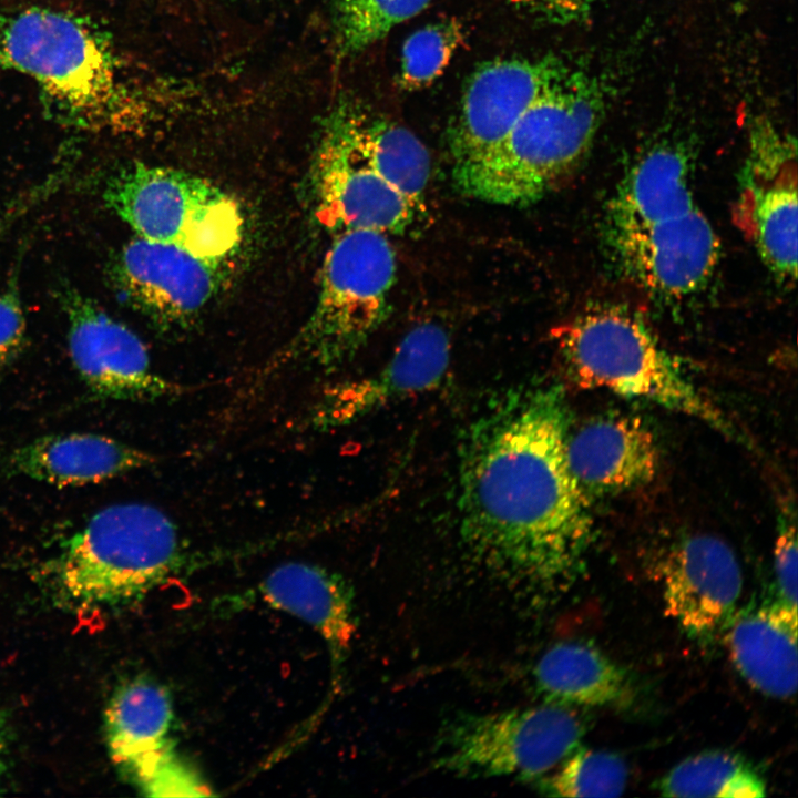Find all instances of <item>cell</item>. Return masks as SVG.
<instances>
[{"mask_svg":"<svg viewBox=\"0 0 798 798\" xmlns=\"http://www.w3.org/2000/svg\"><path fill=\"white\" fill-rule=\"evenodd\" d=\"M730 657L746 682L774 698L797 690V610L782 602L749 604L732 615Z\"/></svg>","mask_w":798,"mask_h":798,"instance_id":"obj_20","label":"cell"},{"mask_svg":"<svg viewBox=\"0 0 798 798\" xmlns=\"http://www.w3.org/2000/svg\"><path fill=\"white\" fill-rule=\"evenodd\" d=\"M571 383L653 402L746 443L728 417L679 370L641 321L618 307L587 310L553 332Z\"/></svg>","mask_w":798,"mask_h":798,"instance_id":"obj_6","label":"cell"},{"mask_svg":"<svg viewBox=\"0 0 798 798\" xmlns=\"http://www.w3.org/2000/svg\"><path fill=\"white\" fill-rule=\"evenodd\" d=\"M551 776L536 780L538 788L553 797H617L627 782V767L614 753L576 748Z\"/></svg>","mask_w":798,"mask_h":798,"instance_id":"obj_24","label":"cell"},{"mask_svg":"<svg viewBox=\"0 0 798 798\" xmlns=\"http://www.w3.org/2000/svg\"><path fill=\"white\" fill-rule=\"evenodd\" d=\"M665 612L689 635L705 638L729 621L743 589L732 548L710 534L678 540L661 565Z\"/></svg>","mask_w":798,"mask_h":798,"instance_id":"obj_16","label":"cell"},{"mask_svg":"<svg viewBox=\"0 0 798 798\" xmlns=\"http://www.w3.org/2000/svg\"><path fill=\"white\" fill-rule=\"evenodd\" d=\"M223 262L136 236L115 257L112 277L134 307L168 329L186 326L208 304Z\"/></svg>","mask_w":798,"mask_h":798,"instance_id":"obj_14","label":"cell"},{"mask_svg":"<svg viewBox=\"0 0 798 798\" xmlns=\"http://www.w3.org/2000/svg\"><path fill=\"white\" fill-rule=\"evenodd\" d=\"M184 557L163 510L122 502L95 512L64 544L53 570L62 592L86 606L127 602L160 585Z\"/></svg>","mask_w":798,"mask_h":798,"instance_id":"obj_7","label":"cell"},{"mask_svg":"<svg viewBox=\"0 0 798 798\" xmlns=\"http://www.w3.org/2000/svg\"><path fill=\"white\" fill-rule=\"evenodd\" d=\"M396 268L387 234L339 232L325 256L310 317L273 364L301 361L328 369L351 358L388 315Z\"/></svg>","mask_w":798,"mask_h":798,"instance_id":"obj_8","label":"cell"},{"mask_svg":"<svg viewBox=\"0 0 798 798\" xmlns=\"http://www.w3.org/2000/svg\"><path fill=\"white\" fill-rule=\"evenodd\" d=\"M60 300L68 321L72 364L96 397L150 401L181 392L178 385L152 367L143 341L76 289L65 288Z\"/></svg>","mask_w":798,"mask_h":798,"instance_id":"obj_12","label":"cell"},{"mask_svg":"<svg viewBox=\"0 0 798 798\" xmlns=\"http://www.w3.org/2000/svg\"><path fill=\"white\" fill-rule=\"evenodd\" d=\"M259 590L269 605L315 628L334 664H341L357 631L352 589L342 576L316 564L286 562L267 574Z\"/></svg>","mask_w":798,"mask_h":798,"instance_id":"obj_19","label":"cell"},{"mask_svg":"<svg viewBox=\"0 0 798 798\" xmlns=\"http://www.w3.org/2000/svg\"><path fill=\"white\" fill-rule=\"evenodd\" d=\"M150 797L211 796L212 791L197 774L173 751L139 785Z\"/></svg>","mask_w":798,"mask_h":798,"instance_id":"obj_28","label":"cell"},{"mask_svg":"<svg viewBox=\"0 0 798 798\" xmlns=\"http://www.w3.org/2000/svg\"><path fill=\"white\" fill-rule=\"evenodd\" d=\"M27 321L16 287L0 293V371L12 364L25 344Z\"/></svg>","mask_w":798,"mask_h":798,"instance_id":"obj_29","label":"cell"},{"mask_svg":"<svg viewBox=\"0 0 798 798\" xmlns=\"http://www.w3.org/2000/svg\"><path fill=\"white\" fill-rule=\"evenodd\" d=\"M606 106L602 84L567 69L505 137L454 182L462 193L501 205H528L561 183L589 151Z\"/></svg>","mask_w":798,"mask_h":798,"instance_id":"obj_5","label":"cell"},{"mask_svg":"<svg viewBox=\"0 0 798 798\" xmlns=\"http://www.w3.org/2000/svg\"><path fill=\"white\" fill-rule=\"evenodd\" d=\"M0 66L32 79L60 122L131 132L146 108L124 81L108 37L71 12L30 7L0 13Z\"/></svg>","mask_w":798,"mask_h":798,"instance_id":"obj_4","label":"cell"},{"mask_svg":"<svg viewBox=\"0 0 798 798\" xmlns=\"http://www.w3.org/2000/svg\"><path fill=\"white\" fill-rule=\"evenodd\" d=\"M451 357L447 330L424 321L410 329L378 371L326 389L310 411L317 429L346 426L402 399L433 390Z\"/></svg>","mask_w":798,"mask_h":798,"instance_id":"obj_15","label":"cell"},{"mask_svg":"<svg viewBox=\"0 0 798 798\" xmlns=\"http://www.w3.org/2000/svg\"><path fill=\"white\" fill-rule=\"evenodd\" d=\"M584 727L575 712L552 703L462 713L440 729L432 763L456 777L536 780L579 748Z\"/></svg>","mask_w":798,"mask_h":798,"instance_id":"obj_10","label":"cell"},{"mask_svg":"<svg viewBox=\"0 0 798 798\" xmlns=\"http://www.w3.org/2000/svg\"><path fill=\"white\" fill-rule=\"evenodd\" d=\"M554 58L497 59L471 76L449 133L453 178L473 167L566 70Z\"/></svg>","mask_w":798,"mask_h":798,"instance_id":"obj_13","label":"cell"},{"mask_svg":"<svg viewBox=\"0 0 798 798\" xmlns=\"http://www.w3.org/2000/svg\"><path fill=\"white\" fill-rule=\"evenodd\" d=\"M566 460L590 500L649 484L658 472L661 453L655 436L641 419L611 416L573 431L570 428Z\"/></svg>","mask_w":798,"mask_h":798,"instance_id":"obj_17","label":"cell"},{"mask_svg":"<svg viewBox=\"0 0 798 798\" xmlns=\"http://www.w3.org/2000/svg\"><path fill=\"white\" fill-rule=\"evenodd\" d=\"M431 0H337L335 29L339 52L358 53L396 25L420 13Z\"/></svg>","mask_w":798,"mask_h":798,"instance_id":"obj_25","label":"cell"},{"mask_svg":"<svg viewBox=\"0 0 798 798\" xmlns=\"http://www.w3.org/2000/svg\"><path fill=\"white\" fill-rule=\"evenodd\" d=\"M666 797L758 798L766 784L755 767L738 754L709 750L674 766L657 784Z\"/></svg>","mask_w":798,"mask_h":798,"instance_id":"obj_23","label":"cell"},{"mask_svg":"<svg viewBox=\"0 0 798 798\" xmlns=\"http://www.w3.org/2000/svg\"><path fill=\"white\" fill-rule=\"evenodd\" d=\"M11 755V732L8 719L0 710V795L9 775Z\"/></svg>","mask_w":798,"mask_h":798,"instance_id":"obj_31","label":"cell"},{"mask_svg":"<svg viewBox=\"0 0 798 798\" xmlns=\"http://www.w3.org/2000/svg\"><path fill=\"white\" fill-rule=\"evenodd\" d=\"M172 722L170 694L151 679L126 682L110 698L104 715L108 750L137 785L174 751L168 739Z\"/></svg>","mask_w":798,"mask_h":798,"instance_id":"obj_21","label":"cell"},{"mask_svg":"<svg viewBox=\"0 0 798 798\" xmlns=\"http://www.w3.org/2000/svg\"><path fill=\"white\" fill-rule=\"evenodd\" d=\"M781 511L774 548V572L780 602L797 610V533L792 504Z\"/></svg>","mask_w":798,"mask_h":798,"instance_id":"obj_27","label":"cell"},{"mask_svg":"<svg viewBox=\"0 0 798 798\" xmlns=\"http://www.w3.org/2000/svg\"><path fill=\"white\" fill-rule=\"evenodd\" d=\"M430 172L429 152L413 132L364 104L339 102L316 150V216L338 233H401L426 212Z\"/></svg>","mask_w":798,"mask_h":798,"instance_id":"obj_2","label":"cell"},{"mask_svg":"<svg viewBox=\"0 0 798 798\" xmlns=\"http://www.w3.org/2000/svg\"><path fill=\"white\" fill-rule=\"evenodd\" d=\"M569 430L556 385L511 390L470 426L458 470L460 533L499 574L554 582L585 555L593 518L569 469Z\"/></svg>","mask_w":798,"mask_h":798,"instance_id":"obj_1","label":"cell"},{"mask_svg":"<svg viewBox=\"0 0 798 798\" xmlns=\"http://www.w3.org/2000/svg\"><path fill=\"white\" fill-rule=\"evenodd\" d=\"M525 12L551 23L566 24L585 19L597 0H508Z\"/></svg>","mask_w":798,"mask_h":798,"instance_id":"obj_30","label":"cell"},{"mask_svg":"<svg viewBox=\"0 0 798 798\" xmlns=\"http://www.w3.org/2000/svg\"><path fill=\"white\" fill-rule=\"evenodd\" d=\"M605 233L622 270L659 296L698 290L718 262L719 241L694 197L687 161L669 145L643 154L622 178Z\"/></svg>","mask_w":798,"mask_h":798,"instance_id":"obj_3","label":"cell"},{"mask_svg":"<svg viewBox=\"0 0 798 798\" xmlns=\"http://www.w3.org/2000/svg\"><path fill=\"white\" fill-rule=\"evenodd\" d=\"M108 207L137 237L224 260L241 245L245 221L238 203L194 174L134 163L105 183Z\"/></svg>","mask_w":798,"mask_h":798,"instance_id":"obj_9","label":"cell"},{"mask_svg":"<svg viewBox=\"0 0 798 798\" xmlns=\"http://www.w3.org/2000/svg\"><path fill=\"white\" fill-rule=\"evenodd\" d=\"M735 222L781 279L797 275L796 142L771 122L750 129L749 155Z\"/></svg>","mask_w":798,"mask_h":798,"instance_id":"obj_11","label":"cell"},{"mask_svg":"<svg viewBox=\"0 0 798 798\" xmlns=\"http://www.w3.org/2000/svg\"><path fill=\"white\" fill-rule=\"evenodd\" d=\"M152 454L117 439L90 432L58 433L17 447L8 469L55 487L100 483L145 468Z\"/></svg>","mask_w":798,"mask_h":798,"instance_id":"obj_18","label":"cell"},{"mask_svg":"<svg viewBox=\"0 0 798 798\" xmlns=\"http://www.w3.org/2000/svg\"><path fill=\"white\" fill-rule=\"evenodd\" d=\"M538 692L562 706H623L632 697L624 669L586 642L553 645L534 668Z\"/></svg>","mask_w":798,"mask_h":798,"instance_id":"obj_22","label":"cell"},{"mask_svg":"<svg viewBox=\"0 0 798 798\" xmlns=\"http://www.w3.org/2000/svg\"><path fill=\"white\" fill-rule=\"evenodd\" d=\"M461 28L453 21L426 25L403 43L399 82L403 89L429 85L444 70L461 42Z\"/></svg>","mask_w":798,"mask_h":798,"instance_id":"obj_26","label":"cell"}]
</instances>
